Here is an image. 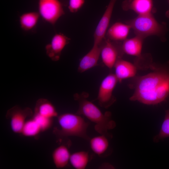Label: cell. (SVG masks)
<instances>
[{"label": "cell", "instance_id": "cell-23", "mask_svg": "<svg viewBox=\"0 0 169 169\" xmlns=\"http://www.w3.org/2000/svg\"><path fill=\"white\" fill-rule=\"evenodd\" d=\"M32 117L38 124L42 132L48 130L52 125V118H47L35 113H34Z\"/></svg>", "mask_w": 169, "mask_h": 169}, {"label": "cell", "instance_id": "cell-19", "mask_svg": "<svg viewBox=\"0 0 169 169\" xmlns=\"http://www.w3.org/2000/svg\"><path fill=\"white\" fill-rule=\"evenodd\" d=\"M88 152L80 151L71 154L69 162L76 169H84L89 161Z\"/></svg>", "mask_w": 169, "mask_h": 169}, {"label": "cell", "instance_id": "cell-2", "mask_svg": "<svg viewBox=\"0 0 169 169\" xmlns=\"http://www.w3.org/2000/svg\"><path fill=\"white\" fill-rule=\"evenodd\" d=\"M89 94L86 92L74 94V99L79 103V108L76 114L82 115L95 124V130L101 135L108 136V131L114 128L116 124L112 120L111 113H103L92 102L89 100Z\"/></svg>", "mask_w": 169, "mask_h": 169}, {"label": "cell", "instance_id": "cell-8", "mask_svg": "<svg viewBox=\"0 0 169 169\" xmlns=\"http://www.w3.org/2000/svg\"><path fill=\"white\" fill-rule=\"evenodd\" d=\"M33 114V111L30 108L23 109L15 105L7 111L6 116L10 121L12 131L14 133L21 134L26 119L32 116Z\"/></svg>", "mask_w": 169, "mask_h": 169}, {"label": "cell", "instance_id": "cell-25", "mask_svg": "<svg viewBox=\"0 0 169 169\" xmlns=\"http://www.w3.org/2000/svg\"><path fill=\"white\" fill-rule=\"evenodd\" d=\"M166 16L169 18V10L167 11L166 13Z\"/></svg>", "mask_w": 169, "mask_h": 169}, {"label": "cell", "instance_id": "cell-24", "mask_svg": "<svg viewBox=\"0 0 169 169\" xmlns=\"http://www.w3.org/2000/svg\"><path fill=\"white\" fill-rule=\"evenodd\" d=\"M84 0H69V9L73 13L77 12L83 6Z\"/></svg>", "mask_w": 169, "mask_h": 169}, {"label": "cell", "instance_id": "cell-11", "mask_svg": "<svg viewBox=\"0 0 169 169\" xmlns=\"http://www.w3.org/2000/svg\"><path fill=\"white\" fill-rule=\"evenodd\" d=\"M122 7L124 10H131L138 15L152 13L154 9L153 0H125Z\"/></svg>", "mask_w": 169, "mask_h": 169}, {"label": "cell", "instance_id": "cell-7", "mask_svg": "<svg viewBox=\"0 0 169 169\" xmlns=\"http://www.w3.org/2000/svg\"><path fill=\"white\" fill-rule=\"evenodd\" d=\"M38 10L44 20L52 24L64 14L59 0H39Z\"/></svg>", "mask_w": 169, "mask_h": 169}, {"label": "cell", "instance_id": "cell-18", "mask_svg": "<svg viewBox=\"0 0 169 169\" xmlns=\"http://www.w3.org/2000/svg\"><path fill=\"white\" fill-rule=\"evenodd\" d=\"M89 141L91 150L99 156L103 154L109 147L108 140L107 136L104 135L94 137L90 138Z\"/></svg>", "mask_w": 169, "mask_h": 169}, {"label": "cell", "instance_id": "cell-14", "mask_svg": "<svg viewBox=\"0 0 169 169\" xmlns=\"http://www.w3.org/2000/svg\"><path fill=\"white\" fill-rule=\"evenodd\" d=\"M131 29L130 25L126 23L116 22L107 30L105 37L113 41H124L127 38Z\"/></svg>", "mask_w": 169, "mask_h": 169}, {"label": "cell", "instance_id": "cell-3", "mask_svg": "<svg viewBox=\"0 0 169 169\" xmlns=\"http://www.w3.org/2000/svg\"><path fill=\"white\" fill-rule=\"evenodd\" d=\"M58 121L60 128L54 129L53 133L59 138L77 136L87 141L90 139L87 134L89 123L80 115L66 113L58 115Z\"/></svg>", "mask_w": 169, "mask_h": 169}, {"label": "cell", "instance_id": "cell-10", "mask_svg": "<svg viewBox=\"0 0 169 169\" xmlns=\"http://www.w3.org/2000/svg\"><path fill=\"white\" fill-rule=\"evenodd\" d=\"M70 39L61 33H57L53 37L51 42L46 45L47 55L52 60L56 61L60 58L61 52Z\"/></svg>", "mask_w": 169, "mask_h": 169}, {"label": "cell", "instance_id": "cell-9", "mask_svg": "<svg viewBox=\"0 0 169 169\" xmlns=\"http://www.w3.org/2000/svg\"><path fill=\"white\" fill-rule=\"evenodd\" d=\"M117 0H110L94 32V44L100 45L105 37L112 15L114 8Z\"/></svg>", "mask_w": 169, "mask_h": 169}, {"label": "cell", "instance_id": "cell-4", "mask_svg": "<svg viewBox=\"0 0 169 169\" xmlns=\"http://www.w3.org/2000/svg\"><path fill=\"white\" fill-rule=\"evenodd\" d=\"M126 23L130 25L136 34L144 39L152 35L157 36L162 40H165L167 29L166 24L159 23L152 13L138 15L135 18L129 20Z\"/></svg>", "mask_w": 169, "mask_h": 169}, {"label": "cell", "instance_id": "cell-13", "mask_svg": "<svg viewBox=\"0 0 169 169\" xmlns=\"http://www.w3.org/2000/svg\"><path fill=\"white\" fill-rule=\"evenodd\" d=\"M136 66L135 64L122 59L118 60L114 67L115 74L118 82H121L124 79L134 77L136 73Z\"/></svg>", "mask_w": 169, "mask_h": 169}, {"label": "cell", "instance_id": "cell-12", "mask_svg": "<svg viewBox=\"0 0 169 169\" xmlns=\"http://www.w3.org/2000/svg\"><path fill=\"white\" fill-rule=\"evenodd\" d=\"M100 56V45H93L91 50L80 60L78 70L83 73L98 65Z\"/></svg>", "mask_w": 169, "mask_h": 169}, {"label": "cell", "instance_id": "cell-22", "mask_svg": "<svg viewBox=\"0 0 169 169\" xmlns=\"http://www.w3.org/2000/svg\"><path fill=\"white\" fill-rule=\"evenodd\" d=\"M169 137V109L166 110L164 118L158 134L154 138L155 142Z\"/></svg>", "mask_w": 169, "mask_h": 169}, {"label": "cell", "instance_id": "cell-5", "mask_svg": "<svg viewBox=\"0 0 169 169\" xmlns=\"http://www.w3.org/2000/svg\"><path fill=\"white\" fill-rule=\"evenodd\" d=\"M100 56L103 63L109 69L114 67L116 62L125 54L122 42L110 40L105 37L100 44Z\"/></svg>", "mask_w": 169, "mask_h": 169}, {"label": "cell", "instance_id": "cell-6", "mask_svg": "<svg viewBox=\"0 0 169 169\" xmlns=\"http://www.w3.org/2000/svg\"><path fill=\"white\" fill-rule=\"evenodd\" d=\"M118 80L115 74L110 73L102 80L100 85L97 100L101 107L107 108L115 101L113 91Z\"/></svg>", "mask_w": 169, "mask_h": 169}, {"label": "cell", "instance_id": "cell-26", "mask_svg": "<svg viewBox=\"0 0 169 169\" xmlns=\"http://www.w3.org/2000/svg\"><path fill=\"white\" fill-rule=\"evenodd\" d=\"M168 3H169V0H168Z\"/></svg>", "mask_w": 169, "mask_h": 169}, {"label": "cell", "instance_id": "cell-15", "mask_svg": "<svg viewBox=\"0 0 169 169\" xmlns=\"http://www.w3.org/2000/svg\"><path fill=\"white\" fill-rule=\"evenodd\" d=\"M144 39L136 35L134 37L127 38L122 42V48L124 54L136 58L141 56Z\"/></svg>", "mask_w": 169, "mask_h": 169}, {"label": "cell", "instance_id": "cell-20", "mask_svg": "<svg viewBox=\"0 0 169 169\" xmlns=\"http://www.w3.org/2000/svg\"><path fill=\"white\" fill-rule=\"evenodd\" d=\"M39 15V13L36 12H30L22 14L19 18L22 28L25 31L33 28L37 23Z\"/></svg>", "mask_w": 169, "mask_h": 169}, {"label": "cell", "instance_id": "cell-17", "mask_svg": "<svg viewBox=\"0 0 169 169\" xmlns=\"http://www.w3.org/2000/svg\"><path fill=\"white\" fill-rule=\"evenodd\" d=\"M34 113L52 119L58 116L54 106L48 100L43 98L39 99L37 101Z\"/></svg>", "mask_w": 169, "mask_h": 169}, {"label": "cell", "instance_id": "cell-1", "mask_svg": "<svg viewBox=\"0 0 169 169\" xmlns=\"http://www.w3.org/2000/svg\"><path fill=\"white\" fill-rule=\"evenodd\" d=\"M152 71L145 75L134 77L129 84L134 90L130 98L147 105H156L165 101L169 96V63L151 64Z\"/></svg>", "mask_w": 169, "mask_h": 169}, {"label": "cell", "instance_id": "cell-21", "mask_svg": "<svg viewBox=\"0 0 169 169\" xmlns=\"http://www.w3.org/2000/svg\"><path fill=\"white\" fill-rule=\"evenodd\" d=\"M42 132L36 121L32 117L26 121L21 134L26 137H34Z\"/></svg>", "mask_w": 169, "mask_h": 169}, {"label": "cell", "instance_id": "cell-16", "mask_svg": "<svg viewBox=\"0 0 169 169\" xmlns=\"http://www.w3.org/2000/svg\"><path fill=\"white\" fill-rule=\"evenodd\" d=\"M71 154L68 148L61 145L55 148L52 155L54 163L58 168L65 167L69 161Z\"/></svg>", "mask_w": 169, "mask_h": 169}]
</instances>
